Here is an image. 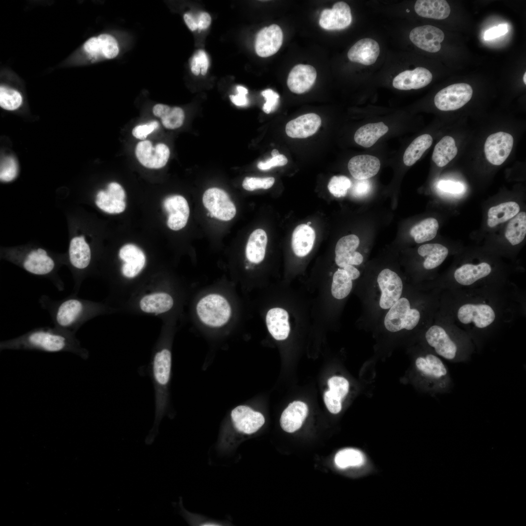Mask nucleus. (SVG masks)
<instances>
[{
	"label": "nucleus",
	"mask_w": 526,
	"mask_h": 526,
	"mask_svg": "<svg viewBox=\"0 0 526 526\" xmlns=\"http://www.w3.org/2000/svg\"><path fill=\"white\" fill-rule=\"evenodd\" d=\"M513 284L464 290H443L439 310L468 333L476 347L513 319L520 296Z\"/></svg>",
	"instance_id": "f257e3e1"
},
{
	"label": "nucleus",
	"mask_w": 526,
	"mask_h": 526,
	"mask_svg": "<svg viewBox=\"0 0 526 526\" xmlns=\"http://www.w3.org/2000/svg\"><path fill=\"white\" fill-rule=\"evenodd\" d=\"M419 337L423 346L453 363L469 360L476 348L470 335L453 324L439 308Z\"/></svg>",
	"instance_id": "f03ea898"
},
{
	"label": "nucleus",
	"mask_w": 526,
	"mask_h": 526,
	"mask_svg": "<svg viewBox=\"0 0 526 526\" xmlns=\"http://www.w3.org/2000/svg\"><path fill=\"white\" fill-rule=\"evenodd\" d=\"M4 350L38 351L48 353L70 352L82 358L87 357L75 334L54 326L36 328L16 338L0 343Z\"/></svg>",
	"instance_id": "7ed1b4c3"
},
{
	"label": "nucleus",
	"mask_w": 526,
	"mask_h": 526,
	"mask_svg": "<svg viewBox=\"0 0 526 526\" xmlns=\"http://www.w3.org/2000/svg\"><path fill=\"white\" fill-rule=\"evenodd\" d=\"M38 302L49 314L54 326L74 334L89 316L91 308L88 302L74 293L60 300L43 295Z\"/></svg>",
	"instance_id": "20e7f679"
},
{
	"label": "nucleus",
	"mask_w": 526,
	"mask_h": 526,
	"mask_svg": "<svg viewBox=\"0 0 526 526\" xmlns=\"http://www.w3.org/2000/svg\"><path fill=\"white\" fill-rule=\"evenodd\" d=\"M416 354L414 367L421 387L432 393H450L453 382L447 365L441 357L422 345Z\"/></svg>",
	"instance_id": "39448f33"
},
{
	"label": "nucleus",
	"mask_w": 526,
	"mask_h": 526,
	"mask_svg": "<svg viewBox=\"0 0 526 526\" xmlns=\"http://www.w3.org/2000/svg\"><path fill=\"white\" fill-rule=\"evenodd\" d=\"M371 284L377 321L403 295L406 288L400 276L390 268L382 269Z\"/></svg>",
	"instance_id": "423d86ee"
},
{
	"label": "nucleus",
	"mask_w": 526,
	"mask_h": 526,
	"mask_svg": "<svg viewBox=\"0 0 526 526\" xmlns=\"http://www.w3.org/2000/svg\"><path fill=\"white\" fill-rule=\"evenodd\" d=\"M14 258L28 272L50 279L59 291L64 289V284L56 274L57 261L42 248L32 249L23 255Z\"/></svg>",
	"instance_id": "0eeeda50"
},
{
	"label": "nucleus",
	"mask_w": 526,
	"mask_h": 526,
	"mask_svg": "<svg viewBox=\"0 0 526 526\" xmlns=\"http://www.w3.org/2000/svg\"><path fill=\"white\" fill-rule=\"evenodd\" d=\"M200 319L211 327L223 326L229 320L231 314L230 305L227 300L218 294H208L202 298L196 306Z\"/></svg>",
	"instance_id": "6e6552de"
},
{
	"label": "nucleus",
	"mask_w": 526,
	"mask_h": 526,
	"mask_svg": "<svg viewBox=\"0 0 526 526\" xmlns=\"http://www.w3.org/2000/svg\"><path fill=\"white\" fill-rule=\"evenodd\" d=\"M473 94L472 87L468 84L461 83L451 85L439 91L435 95V106L443 111L457 110L467 103Z\"/></svg>",
	"instance_id": "1a4fd4ad"
},
{
	"label": "nucleus",
	"mask_w": 526,
	"mask_h": 526,
	"mask_svg": "<svg viewBox=\"0 0 526 526\" xmlns=\"http://www.w3.org/2000/svg\"><path fill=\"white\" fill-rule=\"evenodd\" d=\"M92 254L90 246L83 236L74 237L70 243L68 261L75 271V284L73 293L77 294L81 282V272L86 269L91 261Z\"/></svg>",
	"instance_id": "9d476101"
},
{
	"label": "nucleus",
	"mask_w": 526,
	"mask_h": 526,
	"mask_svg": "<svg viewBox=\"0 0 526 526\" xmlns=\"http://www.w3.org/2000/svg\"><path fill=\"white\" fill-rule=\"evenodd\" d=\"M203 203L213 216L220 220H231L236 213L235 205L228 194L219 188L206 190L203 196Z\"/></svg>",
	"instance_id": "9b49d317"
},
{
	"label": "nucleus",
	"mask_w": 526,
	"mask_h": 526,
	"mask_svg": "<svg viewBox=\"0 0 526 526\" xmlns=\"http://www.w3.org/2000/svg\"><path fill=\"white\" fill-rule=\"evenodd\" d=\"M135 153L137 160L143 166L158 169L166 165L170 151L169 147L164 143L153 146L150 141L144 140L136 144Z\"/></svg>",
	"instance_id": "f8f14e48"
},
{
	"label": "nucleus",
	"mask_w": 526,
	"mask_h": 526,
	"mask_svg": "<svg viewBox=\"0 0 526 526\" xmlns=\"http://www.w3.org/2000/svg\"><path fill=\"white\" fill-rule=\"evenodd\" d=\"M513 145L512 136L499 132L488 136L484 145V152L491 164L499 166L503 164L510 154Z\"/></svg>",
	"instance_id": "ddd939ff"
},
{
	"label": "nucleus",
	"mask_w": 526,
	"mask_h": 526,
	"mask_svg": "<svg viewBox=\"0 0 526 526\" xmlns=\"http://www.w3.org/2000/svg\"><path fill=\"white\" fill-rule=\"evenodd\" d=\"M234 428L241 433L251 434L256 432L264 424L265 419L260 412L245 405H239L231 412Z\"/></svg>",
	"instance_id": "4468645a"
},
{
	"label": "nucleus",
	"mask_w": 526,
	"mask_h": 526,
	"mask_svg": "<svg viewBox=\"0 0 526 526\" xmlns=\"http://www.w3.org/2000/svg\"><path fill=\"white\" fill-rule=\"evenodd\" d=\"M444 37V34L441 29L430 25L414 28L409 36L414 45L430 53H436L440 50L441 43Z\"/></svg>",
	"instance_id": "2eb2a0df"
},
{
	"label": "nucleus",
	"mask_w": 526,
	"mask_h": 526,
	"mask_svg": "<svg viewBox=\"0 0 526 526\" xmlns=\"http://www.w3.org/2000/svg\"><path fill=\"white\" fill-rule=\"evenodd\" d=\"M351 9L345 2L335 3L331 9H324L321 13L319 25L327 30H339L346 28L351 23Z\"/></svg>",
	"instance_id": "dca6fc26"
},
{
	"label": "nucleus",
	"mask_w": 526,
	"mask_h": 526,
	"mask_svg": "<svg viewBox=\"0 0 526 526\" xmlns=\"http://www.w3.org/2000/svg\"><path fill=\"white\" fill-rule=\"evenodd\" d=\"M283 33L277 24L262 29L257 34L255 40L257 54L263 57L270 56L276 53L282 46Z\"/></svg>",
	"instance_id": "f3484780"
},
{
	"label": "nucleus",
	"mask_w": 526,
	"mask_h": 526,
	"mask_svg": "<svg viewBox=\"0 0 526 526\" xmlns=\"http://www.w3.org/2000/svg\"><path fill=\"white\" fill-rule=\"evenodd\" d=\"M125 193L122 186L116 182H112L105 190H100L97 193L95 204L107 213H119L125 209Z\"/></svg>",
	"instance_id": "a211bd4d"
},
{
	"label": "nucleus",
	"mask_w": 526,
	"mask_h": 526,
	"mask_svg": "<svg viewBox=\"0 0 526 526\" xmlns=\"http://www.w3.org/2000/svg\"><path fill=\"white\" fill-rule=\"evenodd\" d=\"M359 244L358 237L354 234L341 238L335 247V262L340 267L350 264L358 265L363 261V256L356 250Z\"/></svg>",
	"instance_id": "6ab92c4d"
},
{
	"label": "nucleus",
	"mask_w": 526,
	"mask_h": 526,
	"mask_svg": "<svg viewBox=\"0 0 526 526\" xmlns=\"http://www.w3.org/2000/svg\"><path fill=\"white\" fill-rule=\"evenodd\" d=\"M163 205L168 213V227L173 230L184 227L189 215V208L186 199L181 195H172L165 199Z\"/></svg>",
	"instance_id": "aec40b11"
},
{
	"label": "nucleus",
	"mask_w": 526,
	"mask_h": 526,
	"mask_svg": "<svg viewBox=\"0 0 526 526\" xmlns=\"http://www.w3.org/2000/svg\"><path fill=\"white\" fill-rule=\"evenodd\" d=\"M84 49L92 57L102 56L109 59L115 58L120 50L117 40L108 34L90 38L85 42Z\"/></svg>",
	"instance_id": "412c9836"
},
{
	"label": "nucleus",
	"mask_w": 526,
	"mask_h": 526,
	"mask_svg": "<svg viewBox=\"0 0 526 526\" xmlns=\"http://www.w3.org/2000/svg\"><path fill=\"white\" fill-rule=\"evenodd\" d=\"M432 78V74L429 70L419 67L399 74L394 78L393 85L394 88L401 90L418 89L430 84Z\"/></svg>",
	"instance_id": "4be33fe9"
},
{
	"label": "nucleus",
	"mask_w": 526,
	"mask_h": 526,
	"mask_svg": "<svg viewBox=\"0 0 526 526\" xmlns=\"http://www.w3.org/2000/svg\"><path fill=\"white\" fill-rule=\"evenodd\" d=\"M316 77L317 72L314 67L310 65L298 64L290 72L287 84L292 92L301 94L312 87Z\"/></svg>",
	"instance_id": "5701e85b"
},
{
	"label": "nucleus",
	"mask_w": 526,
	"mask_h": 526,
	"mask_svg": "<svg viewBox=\"0 0 526 526\" xmlns=\"http://www.w3.org/2000/svg\"><path fill=\"white\" fill-rule=\"evenodd\" d=\"M321 123L319 115L314 113H307L289 121L285 127V132L291 138H305L315 134Z\"/></svg>",
	"instance_id": "b1692460"
},
{
	"label": "nucleus",
	"mask_w": 526,
	"mask_h": 526,
	"mask_svg": "<svg viewBox=\"0 0 526 526\" xmlns=\"http://www.w3.org/2000/svg\"><path fill=\"white\" fill-rule=\"evenodd\" d=\"M328 385L329 389L324 393V402L330 413L337 414L341 410L342 401L348 393L349 383L343 377L334 376L329 379Z\"/></svg>",
	"instance_id": "393cba45"
},
{
	"label": "nucleus",
	"mask_w": 526,
	"mask_h": 526,
	"mask_svg": "<svg viewBox=\"0 0 526 526\" xmlns=\"http://www.w3.org/2000/svg\"><path fill=\"white\" fill-rule=\"evenodd\" d=\"M380 52L379 44L375 40L364 38L357 42L349 50V59L365 65H370L376 60Z\"/></svg>",
	"instance_id": "a878e982"
},
{
	"label": "nucleus",
	"mask_w": 526,
	"mask_h": 526,
	"mask_svg": "<svg viewBox=\"0 0 526 526\" xmlns=\"http://www.w3.org/2000/svg\"><path fill=\"white\" fill-rule=\"evenodd\" d=\"M380 162L377 157L368 154L355 156L348 164V170L357 180L368 179L376 175L380 169Z\"/></svg>",
	"instance_id": "bb28decb"
},
{
	"label": "nucleus",
	"mask_w": 526,
	"mask_h": 526,
	"mask_svg": "<svg viewBox=\"0 0 526 526\" xmlns=\"http://www.w3.org/2000/svg\"><path fill=\"white\" fill-rule=\"evenodd\" d=\"M119 256L124 262L122 272L126 277H134L145 265L146 258L144 253L134 244H127L123 246L119 251Z\"/></svg>",
	"instance_id": "cd10ccee"
},
{
	"label": "nucleus",
	"mask_w": 526,
	"mask_h": 526,
	"mask_svg": "<svg viewBox=\"0 0 526 526\" xmlns=\"http://www.w3.org/2000/svg\"><path fill=\"white\" fill-rule=\"evenodd\" d=\"M307 405L301 401L290 403L283 411L280 418L282 428L286 432L292 433L299 430L307 416Z\"/></svg>",
	"instance_id": "c85d7f7f"
},
{
	"label": "nucleus",
	"mask_w": 526,
	"mask_h": 526,
	"mask_svg": "<svg viewBox=\"0 0 526 526\" xmlns=\"http://www.w3.org/2000/svg\"><path fill=\"white\" fill-rule=\"evenodd\" d=\"M287 312L281 308L270 309L266 316V323L269 332L276 340L286 339L290 332Z\"/></svg>",
	"instance_id": "c756f323"
},
{
	"label": "nucleus",
	"mask_w": 526,
	"mask_h": 526,
	"mask_svg": "<svg viewBox=\"0 0 526 526\" xmlns=\"http://www.w3.org/2000/svg\"><path fill=\"white\" fill-rule=\"evenodd\" d=\"M316 237L313 228L307 224H301L294 229L292 236V247L299 257L307 255L312 250Z\"/></svg>",
	"instance_id": "7c9ffc66"
},
{
	"label": "nucleus",
	"mask_w": 526,
	"mask_h": 526,
	"mask_svg": "<svg viewBox=\"0 0 526 526\" xmlns=\"http://www.w3.org/2000/svg\"><path fill=\"white\" fill-rule=\"evenodd\" d=\"M418 254L424 259L423 267L427 270L434 269L440 265L449 254V249L439 244H427L420 245Z\"/></svg>",
	"instance_id": "2f4dec72"
},
{
	"label": "nucleus",
	"mask_w": 526,
	"mask_h": 526,
	"mask_svg": "<svg viewBox=\"0 0 526 526\" xmlns=\"http://www.w3.org/2000/svg\"><path fill=\"white\" fill-rule=\"evenodd\" d=\"M414 10L422 17L436 19H446L451 12L449 3L444 0H418Z\"/></svg>",
	"instance_id": "473e14b6"
},
{
	"label": "nucleus",
	"mask_w": 526,
	"mask_h": 526,
	"mask_svg": "<svg viewBox=\"0 0 526 526\" xmlns=\"http://www.w3.org/2000/svg\"><path fill=\"white\" fill-rule=\"evenodd\" d=\"M153 114L161 119L163 125L168 129L173 130L180 127L183 124L185 113L179 107H170L158 103L152 108Z\"/></svg>",
	"instance_id": "72a5a7b5"
},
{
	"label": "nucleus",
	"mask_w": 526,
	"mask_h": 526,
	"mask_svg": "<svg viewBox=\"0 0 526 526\" xmlns=\"http://www.w3.org/2000/svg\"><path fill=\"white\" fill-rule=\"evenodd\" d=\"M267 237L262 229H257L250 234L245 248V255L251 263H259L263 261L265 254Z\"/></svg>",
	"instance_id": "f704fd0d"
},
{
	"label": "nucleus",
	"mask_w": 526,
	"mask_h": 526,
	"mask_svg": "<svg viewBox=\"0 0 526 526\" xmlns=\"http://www.w3.org/2000/svg\"><path fill=\"white\" fill-rule=\"evenodd\" d=\"M388 130V126L382 122L369 123L360 127L356 132L354 140L357 144L365 148H369L386 133Z\"/></svg>",
	"instance_id": "c9c22d12"
},
{
	"label": "nucleus",
	"mask_w": 526,
	"mask_h": 526,
	"mask_svg": "<svg viewBox=\"0 0 526 526\" xmlns=\"http://www.w3.org/2000/svg\"><path fill=\"white\" fill-rule=\"evenodd\" d=\"M520 210L519 205L514 201L504 202L492 207L488 212V225L494 227L506 222L516 215Z\"/></svg>",
	"instance_id": "e433bc0d"
},
{
	"label": "nucleus",
	"mask_w": 526,
	"mask_h": 526,
	"mask_svg": "<svg viewBox=\"0 0 526 526\" xmlns=\"http://www.w3.org/2000/svg\"><path fill=\"white\" fill-rule=\"evenodd\" d=\"M139 305L143 311L158 314L170 310L173 305V300L168 294L154 293L144 296Z\"/></svg>",
	"instance_id": "4c0bfd02"
},
{
	"label": "nucleus",
	"mask_w": 526,
	"mask_h": 526,
	"mask_svg": "<svg viewBox=\"0 0 526 526\" xmlns=\"http://www.w3.org/2000/svg\"><path fill=\"white\" fill-rule=\"evenodd\" d=\"M457 151L453 138L450 136H445L435 145L432 159L438 167H443L455 157Z\"/></svg>",
	"instance_id": "58836bf2"
},
{
	"label": "nucleus",
	"mask_w": 526,
	"mask_h": 526,
	"mask_svg": "<svg viewBox=\"0 0 526 526\" xmlns=\"http://www.w3.org/2000/svg\"><path fill=\"white\" fill-rule=\"evenodd\" d=\"M432 138L429 134L421 135L414 139L406 149L403 162L407 166H411L418 161L432 144Z\"/></svg>",
	"instance_id": "ea45409f"
},
{
	"label": "nucleus",
	"mask_w": 526,
	"mask_h": 526,
	"mask_svg": "<svg viewBox=\"0 0 526 526\" xmlns=\"http://www.w3.org/2000/svg\"><path fill=\"white\" fill-rule=\"evenodd\" d=\"M526 235V213L519 212L508 222L505 231V237L512 245L521 243Z\"/></svg>",
	"instance_id": "a19ab883"
},
{
	"label": "nucleus",
	"mask_w": 526,
	"mask_h": 526,
	"mask_svg": "<svg viewBox=\"0 0 526 526\" xmlns=\"http://www.w3.org/2000/svg\"><path fill=\"white\" fill-rule=\"evenodd\" d=\"M439 224L436 219L428 218L414 225L410 230V234L418 244L433 239L436 235Z\"/></svg>",
	"instance_id": "79ce46f5"
},
{
	"label": "nucleus",
	"mask_w": 526,
	"mask_h": 526,
	"mask_svg": "<svg viewBox=\"0 0 526 526\" xmlns=\"http://www.w3.org/2000/svg\"><path fill=\"white\" fill-rule=\"evenodd\" d=\"M334 461L339 469L359 467L365 462V457L360 451L354 448H345L339 451L335 455Z\"/></svg>",
	"instance_id": "37998d69"
},
{
	"label": "nucleus",
	"mask_w": 526,
	"mask_h": 526,
	"mask_svg": "<svg viewBox=\"0 0 526 526\" xmlns=\"http://www.w3.org/2000/svg\"><path fill=\"white\" fill-rule=\"evenodd\" d=\"M353 280L343 268H338L334 273L331 285V293L336 299L342 300L351 292Z\"/></svg>",
	"instance_id": "c03bdc74"
},
{
	"label": "nucleus",
	"mask_w": 526,
	"mask_h": 526,
	"mask_svg": "<svg viewBox=\"0 0 526 526\" xmlns=\"http://www.w3.org/2000/svg\"><path fill=\"white\" fill-rule=\"evenodd\" d=\"M22 98L16 90L4 86L0 88V106L7 110L18 109L21 104Z\"/></svg>",
	"instance_id": "a18cd8bd"
},
{
	"label": "nucleus",
	"mask_w": 526,
	"mask_h": 526,
	"mask_svg": "<svg viewBox=\"0 0 526 526\" xmlns=\"http://www.w3.org/2000/svg\"><path fill=\"white\" fill-rule=\"evenodd\" d=\"M351 185V182L347 177L344 175L334 176L328 184V188L333 195L340 198L346 195Z\"/></svg>",
	"instance_id": "49530a36"
},
{
	"label": "nucleus",
	"mask_w": 526,
	"mask_h": 526,
	"mask_svg": "<svg viewBox=\"0 0 526 526\" xmlns=\"http://www.w3.org/2000/svg\"><path fill=\"white\" fill-rule=\"evenodd\" d=\"M18 165L15 159L11 156L3 158L0 163V179L3 182L13 180L17 175Z\"/></svg>",
	"instance_id": "de8ad7c7"
},
{
	"label": "nucleus",
	"mask_w": 526,
	"mask_h": 526,
	"mask_svg": "<svg viewBox=\"0 0 526 526\" xmlns=\"http://www.w3.org/2000/svg\"><path fill=\"white\" fill-rule=\"evenodd\" d=\"M208 66L209 60L206 52L202 50L197 51L191 60V72L195 75H198L201 72L204 75L207 74Z\"/></svg>",
	"instance_id": "09e8293b"
},
{
	"label": "nucleus",
	"mask_w": 526,
	"mask_h": 526,
	"mask_svg": "<svg viewBox=\"0 0 526 526\" xmlns=\"http://www.w3.org/2000/svg\"><path fill=\"white\" fill-rule=\"evenodd\" d=\"M274 182L275 179L272 177H246L243 180L242 186L244 189L248 191H253L259 188L266 189L270 188Z\"/></svg>",
	"instance_id": "8fccbe9b"
},
{
	"label": "nucleus",
	"mask_w": 526,
	"mask_h": 526,
	"mask_svg": "<svg viewBox=\"0 0 526 526\" xmlns=\"http://www.w3.org/2000/svg\"><path fill=\"white\" fill-rule=\"evenodd\" d=\"M157 121H152L145 124L138 125L132 130V134L136 138L144 140L151 133L159 127Z\"/></svg>",
	"instance_id": "3c124183"
},
{
	"label": "nucleus",
	"mask_w": 526,
	"mask_h": 526,
	"mask_svg": "<svg viewBox=\"0 0 526 526\" xmlns=\"http://www.w3.org/2000/svg\"><path fill=\"white\" fill-rule=\"evenodd\" d=\"M261 94L266 100L263 107V111L266 113L274 111L278 104L279 95L270 89L263 91Z\"/></svg>",
	"instance_id": "603ef678"
},
{
	"label": "nucleus",
	"mask_w": 526,
	"mask_h": 526,
	"mask_svg": "<svg viewBox=\"0 0 526 526\" xmlns=\"http://www.w3.org/2000/svg\"><path fill=\"white\" fill-rule=\"evenodd\" d=\"M371 188V183L368 179L357 180L353 185L351 193L356 197H363L370 192Z\"/></svg>",
	"instance_id": "864d4df0"
},
{
	"label": "nucleus",
	"mask_w": 526,
	"mask_h": 526,
	"mask_svg": "<svg viewBox=\"0 0 526 526\" xmlns=\"http://www.w3.org/2000/svg\"><path fill=\"white\" fill-rule=\"evenodd\" d=\"M287 158L285 155L279 154L277 156L272 157L265 162H260L257 165V167L261 170H267L273 167L284 166L287 164Z\"/></svg>",
	"instance_id": "5fc2aeb1"
},
{
	"label": "nucleus",
	"mask_w": 526,
	"mask_h": 526,
	"mask_svg": "<svg viewBox=\"0 0 526 526\" xmlns=\"http://www.w3.org/2000/svg\"><path fill=\"white\" fill-rule=\"evenodd\" d=\"M236 89L238 94L236 95H230L229 96L231 101L238 106L247 105L248 103V100L246 97V94L248 93L247 89L242 86H238Z\"/></svg>",
	"instance_id": "6e6d98bb"
},
{
	"label": "nucleus",
	"mask_w": 526,
	"mask_h": 526,
	"mask_svg": "<svg viewBox=\"0 0 526 526\" xmlns=\"http://www.w3.org/2000/svg\"><path fill=\"white\" fill-rule=\"evenodd\" d=\"M438 188L443 191L451 193H461L463 190V186L461 183L451 181H440Z\"/></svg>",
	"instance_id": "4d7b16f0"
},
{
	"label": "nucleus",
	"mask_w": 526,
	"mask_h": 526,
	"mask_svg": "<svg viewBox=\"0 0 526 526\" xmlns=\"http://www.w3.org/2000/svg\"><path fill=\"white\" fill-rule=\"evenodd\" d=\"M508 32V27L507 24H499L488 29L485 32L484 38L485 40H490L499 38L504 35Z\"/></svg>",
	"instance_id": "13d9d810"
},
{
	"label": "nucleus",
	"mask_w": 526,
	"mask_h": 526,
	"mask_svg": "<svg viewBox=\"0 0 526 526\" xmlns=\"http://www.w3.org/2000/svg\"><path fill=\"white\" fill-rule=\"evenodd\" d=\"M196 19L198 24V29L199 30L207 28L210 25L211 21L210 16L207 12L201 13Z\"/></svg>",
	"instance_id": "bf43d9fd"
},
{
	"label": "nucleus",
	"mask_w": 526,
	"mask_h": 526,
	"mask_svg": "<svg viewBox=\"0 0 526 526\" xmlns=\"http://www.w3.org/2000/svg\"><path fill=\"white\" fill-rule=\"evenodd\" d=\"M183 18L186 25L190 30L194 31L198 29L197 19L190 13H185L184 15Z\"/></svg>",
	"instance_id": "052dcab7"
},
{
	"label": "nucleus",
	"mask_w": 526,
	"mask_h": 526,
	"mask_svg": "<svg viewBox=\"0 0 526 526\" xmlns=\"http://www.w3.org/2000/svg\"><path fill=\"white\" fill-rule=\"evenodd\" d=\"M342 268L345 270L352 280H356L360 276L359 271L352 265H347Z\"/></svg>",
	"instance_id": "680f3d73"
},
{
	"label": "nucleus",
	"mask_w": 526,
	"mask_h": 526,
	"mask_svg": "<svg viewBox=\"0 0 526 526\" xmlns=\"http://www.w3.org/2000/svg\"><path fill=\"white\" fill-rule=\"evenodd\" d=\"M280 153L279 151L277 149H274L271 151V155L272 157L277 156Z\"/></svg>",
	"instance_id": "e2e57ef3"
},
{
	"label": "nucleus",
	"mask_w": 526,
	"mask_h": 526,
	"mask_svg": "<svg viewBox=\"0 0 526 526\" xmlns=\"http://www.w3.org/2000/svg\"><path fill=\"white\" fill-rule=\"evenodd\" d=\"M526 73H525L524 74V76H523V81H524V82L525 83V84L526 83Z\"/></svg>",
	"instance_id": "0e129e2a"
},
{
	"label": "nucleus",
	"mask_w": 526,
	"mask_h": 526,
	"mask_svg": "<svg viewBox=\"0 0 526 526\" xmlns=\"http://www.w3.org/2000/svg\"><path fill=\"white\" fill-rule=\"evenodd\" d=\"M211 524H206L205 525H203V526H217V525Z\"/></svg>",
	"instance_id": "69168bd1"
}]
</instances>
